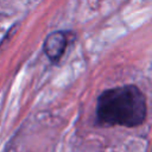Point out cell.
Instances as JSON below:
<instances>
[{
    "label": "cell",
    "instance_id": "obj_1",
    "mask_svg": "<svg viewBox=\"0 0 152 152\" xmlns=\"http://www.w3.org/2000/svg\"><path fill=\"white\" fill-rule=\"evenodd\" d=\"M146 113V99L135 86L108 89L97 99L96 119L103 126L135 127L145 121Z\"/></svg>",
    "mask_w": 152,
    "mask_h": 152
},
{
    "label": "cell",
    "instance_id": "obj_2",
    "mask_svg": "<svg viewBox=\"0 0 152 152\" xmlns=\"http://www.w3.org/2000/svg\"><path fill=\"white\" fill-rule=\"evenodd\" d=\"M66 46V36L64 32L56 31L50 33L44 42V52L52 62H57Z\"/></svg>",
    "mask_w": 152,
    "mask_h": 152
}]
</instances>
